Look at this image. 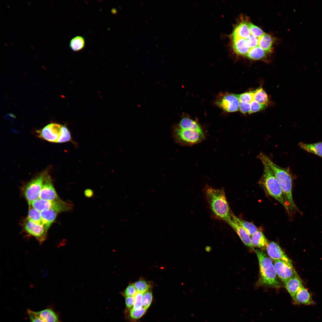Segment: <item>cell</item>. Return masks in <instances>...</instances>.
<instances>
[{"label":"cell","mask_w":322,"mask_h":322,"mask_svg":"<svg viewBox=\"0 0 322 322\" xmlns=\"http://www.w3.org/2000/svg\"><path fill=\"white\" fill-rule=\"evenodd\" d=\"M62 125L56 123L49 124L36 131L38 137L48 141L57 143L60 136Z\"/></svg>","instance_id":"12"},{"label":"cell","mask_w":322,"mask_h":322,"mask_svg":"<svg viewBox=\"0 0 322 322\" xmlns=\"http://www.w3.org/2000/svg\"><path fill=\"white\" fill-rule=\"evenodd\" d=\"M147 309L143 308L140 310H135L133 308L129 311L126 312H129V317L133 320H137L142 317L145 313Z\"/></svg>","instance_id":"29"},{"label":"cell","mask_w":322,"mask_h":322,"mask_svg":"<svg viewBox=\"0 0 322 322\" xmlns=\"http://www.w3.org/2000/svg\"><path fill=\"white\" fill-rule=\"evenodd\" d=\"M206 200L213 215L227 222L232 218L230 210L223 188H213L207 184L203 189Z\"/></svg>","instance_id":"2"},{"label":"cell","mask_w":322,"mask_h":322,"mask_svg":"<svg viewBox=\"0 0 322 322\" xmlns=\"http://www.w3.org/2000/svg\"><path fill=\"white\" fill-rule=\"evenodd\" d=\"M42 224L48 230L55 220L58 213L51 209H44L40 212Z\"/></svg>","instance_id":"19"},{"label":"cell","mask_w":322,"mask_h":322,"mask_svg":"<svg viewBox=\"0 0 322 322\" xmlns=\"http://www.w3.org/2000/svg\"><path fill=\"white\" fill-rule=\"evenodd\" d=\"M254 93L252 91L238 95L239 102L250 103L254 100Z\"/></svg>","instance_id":"30"},{"label":"cell","mask_w":322,"mask_h":322,"mask_svg":"<svg viewBox=\"0 0 322 322\" xmlns=\"http://www.w3.org/2000/svg\"><path fill=\"white\" fill-rule=\"evenodd\" d=\"M125 302L126 306V312H127L131 309V308L133 306L134 301V297L130 296L125 298Z\"/></svg>","instance_id":"37"},{"label":"cell","mask_w":322,"mask_h":322,"mask_svg":"<svg viewBox=\"0 0 322 322\" xmlns=\"http://www.w3.org/2000/svg\"><path fill=\"white\" fill-rule=\"evenodd\" d=\"M171 133L174 141L182 146H192L201 143L205 138L204 131L182 129L177 124L172 126Z\"/></svg>","instance_id":"6"},{"label":"cell","mask_w":322,"mask_h":322,"mask_svg":"<svg viewBox=\"0 0 322 322\" xmlns=\"http://www.w3.org/2000/svg\"><path fill=\"white\" fill-rule=\"evenodd\" d=\"M298 145L300 148L305 151L314 154L322 158V142L310 144L300 142Z\"/></svg>","instance_id":"21"},{"label":"cell","mask_w":322,"mask_h":322,"mask_svg":"<svg viewBox=\"0 0 322 322\" xmlns=\"http://www.w3.org/2000/svg\"><path fill=\"white\" fill-rule=\"evenodd\" d=\"M134 301L133 308L135 310H140L143 306V293L138 292L134 296Z\"/></svg>","instance_id":"31"},{"label":"cell","mask_w":322,"mask_h":322,"mask_svg":"<svg viewBox=\"0 0 322 322\" xmlns=\"http://www.w3.org/2000/svg\"><path fill=\"white\" fill-rule=\"evenodd\" d=\"M28 205L40 212L48 209L54 210L58 213L71 210L73 207V205L71 203L64 202L61 199L49 201L39 198Z\"/></svg>","instance_id":"8"},{"label":"cell","mask_w":322,"mask_h":322,"mask_svg":"<svg viewBox=\"0 0 322 322\" xmlns=\"http://www.w3.org/2000/svg\"><path fill=\"white\" fill-rule=\"evenodd\" d=\"M258 259L259 266L260 285L267 287L278 288L281 287L272 259L262 249H254Z\"/></svg>","instance_id":"4"},{"label":"cell","mask_w":322,"mask_h":322,"mask_svg":"<svg viewBox=\"0 0 322 322\" xmlns=\"http://www.w3.org/2000/svg\"><path fill=\"white\" fill-rule=\"evenodd\" d=\"M85 40L81 36H76L73 38L70 42L69 47L73 51L77 52L82 49L85 46Z\"/></svg>","instance_id":"25"},{"label":"cell","mask_w":322,"mask_h":322,"mask_svg":"<svg viewBox=\"0 0 322 322\" xmlns=\"http://www.w3.org/2000/svg\"><path fill=\"white\" fill-rule=\"evenodd\" d=\"M295 304L313 305L315 304L310 292L303 286L296 294L293 301Z\"/></svg>","instance_id":"17"},{"label":"cell","mask_w":322,"mask_h":322,"mask_svg":"<svg viewBox=\"0 0 322 322\" xmlns=\"http://www.w3.org/2000/svg\"><path fill=\"white\" fill-rule=\"evenodd\" d=\"M27 219L37 224H42L40 212L29 205Z\"/></svg>","instance_id":"26"},{"label":"cell","mask_w":322,"mask_h":322,"mask_svg":"<svg viewBox=\"0 0 322 322\" xmlns=\"http://www.w3.org/2000/svg\"><path fill=\"white\" fill-rule=\"evenodd\" d=\"M227 223L236 232L243 243L254 250V247L252 244L250 236L232 217V216L231 218Z\"/></svg>","instance_id":"15"},{"label":"cell","mask_w":322,"mask_h":322,"mask_svg":"<svg viewBox=\"0 0 322 322\" xmlns=\"http://www.w3.org/2000/svg\"><path fill=\"white\" fill-rule=\"evenodd\" d=\"M276 274L284 283L291 277L298 274L292 262L280 260H272Z\"/></svg>","instance_id":"11"},{"label":"cell","mask_w":322,"mask_h":322,"mask_svg":"<svg viewBox=\"0 0 322 322\" xmlns=\"http://www.w3.org/2000/svg\"><path fill=\"white\" fill-rule=\"evenodd\" d=\"M232 216L250 236H252L258 230L257 227L253 223L240 219L233 213Z\"/></svg>","instance_id":"23"},{"label":"cell","mask_w":322,"mask_h":322,"mask_svg":"<svg viewBox=\"0 0 322 322\" xmlns=\"http://www.w3.org/2000/svg\"><path fill=\"white\" fill-rule=\"evenodd\" d=\"M137 292L134 284H129L122 292V294L126 298L127 297L134 296Z\"/></svg>","instance_id":"33"},{"label":"cell","mask_w":322,"mask_h":322,"mask_svg":"<svg viewBox=\"0 0 322 322\" xmlns=\"http://www.w3.org/2000/svg\"><path fill=\"white\" fill-rule=\"evenodd\" d=\"M137 292L143 294L150 290L151 287L149 282L143 279L140 280L134 284Z\"/></svg>","instance_id":"27"},{"label":"cell","mask_w":322,"mask_h":322,"mask_svg":"<svg viewBox=\"0 0 322 322\" xmlns=\"http://www.w3.org/2000/svg\"><path fill=\"white\" fill-rule=\"evenodd\" d=\"M39 198L49 201L61 200L55 190L52 179L49 175L44 181L40 193Z\"/></svg>","instance_id":"13"},{"label":"cell","mask_w":322,"mask_h":322,"mask_svg":"<svg viewBox=\"0 0 322 322\" xmlns=\"http://www.w3.org/2000/svg\"><path fill=\"white\" fill-rule=\"evenodd\" d=\"M250 110L249 114L259 112L264 109L267 106L261 104L254 100L250 103Z\"/></svg>","instance_id":"34"},{"label":"cell","mask_w":322,"mask_h":322,"mask_svg":"<svg viewBox=\"0 0 322 322\" xmlns=\"http://www.w3.org/2000/svg\"><path fill=\"white\" fill-rule=\"evenodd\" d=\"M71 134L68 129L66 126L62 125L60 135L57 143H61L69 142L71 141Z\"/></svg>","instance_id":"28"},{"label":"cell","mask_w":322,"mask_h":322,"mask_svg":"<svg viewBox=\"0 0 322 322\" xmlns=\"http://www.w3.org/2000/svg\"><path fill=\"white\" fill-rule=\"evenodd\" d=\"M215 103L227 112H233L239 110V101L237 94L227 92L220 93L217 97Z\"/></svg>","instance_id":"9"},{"label":"cell","mask_w":322,"mask_h":322,"mask_svg":"<svg viewBox=\"0 0 322 322\" xmlns=\"http://www.w3.org/2000/svg\"><path fill=\"white\" fill-rule=\"evenodd\" d=\"M251 240L254 247L263 250H266L268 242L261 231L258 230L252 236Z\"/></svg>","instance_id":"20"},{"label":"cell","mask_w":322,"mask_h":322,"mask_svg":"<svg viewBox=\"0 0 322 322\" xmlns=\"http://www.w3.org/2000/svg\"><path fill=\"white\" fill-rule=\"evenodd\" d=\"M22 225L24 231L29 236L35 238L40 244L46 240L48 230L42 224L35 223L26 218Z\"/></svg>","instance_id":"10"},{"label":"cell","mask_w":322,"mask_h":322,"mask_svg":"<svg viewBox=\"0 0 322 322\" xmlns=\"http://www.w3.org/2000/svg\"><path fill=\"white\" fill-rule=\"evenodd\" d=\"M250 110V103L239 102V110L242 113L249 114Z\"/></svg>","instance_id":"35"},{"label":"cell","mask_w":322,"mask_h":322,"mask_svg":"<svg viewBox=\"0 0 322 322\" xmlns=\"http://www.w3.org/2000/svg\"><path fill=\"white\" fill-rule=\"evenodd\" d=\"M268 256L272 260H280L285 262H292L291 260L276 242H271L268 243L266 249Z\"/></svg>","instance_id":"14"},{"label":"cell","mask_w":322,"mask_h":322,"mask_svg":"<svg viewBox=\"0 0 322 322\" xmlns=\"http://www.w3.org/2000/svg\"><path fill=\"white\" fill-rule=\"evenodd\" d=\"M48 175L45 170L28 182L23 189L24 196L28 204L39 198L44 181Z\"/></svg>","instance_id":"7"},{"label":"cell","mask_w":322,"mask_h":322,"mask_svg":"<svg viewBox=\"0 0 322 322\" xmlns=\"http://www.w3.org/2000/svg\"><path fill=\"white\" fill-rule=\"evenodd\" d=\"M258 157L261 162H265L272 171L280 185L290 211L299 212L293 199L292 176L289 168H284L278 166L263 153H260Z\"/></svg>","instance_id":"3"},{"label":"cell","mask_w":322,"mask_h":322,"mask_svg":"<svg viewBox=\"0 0 322 322\" xmlns=\"http://www.w3.org/2000/svg\"><path fill=\"white\" fill-rule=\"evenodd\" d=\"M143 306L147 309L150 306L153 299L152 293L151 290H149L144 293Z\"/></svg>","instance_id":"32"},{"label":"cell","mask_w":322,"mask_h":322,"mask_svg":"<svg viewBox=\"0 0 322 322\" xmlns=\"http://www.w3.org/2000/svg\"><path fill=\"white\" fill-rule=\"evenodd\" d=\"M27 312L29 317L30 322H45L36 315L33 312V311L28 309Z\"/></svg>","instance_id":"36"},{"label":"cell","mask_w":322,"mask_h":322,"mask_svg":"<svg viewBox=\"0 0 322 322\" xmlns=\"http://www.w3.org/2000/svg\"><path fill=\"white\" fill-rule=\"evenodd\" d=\"M254 100L261 104L266 106L269 103V98L267 93L261 87L254 90Z\"/></svg>","instance_id":"24"},{"label":"cell","mask_w":322,"mask_h":322,"mask_svg":"<svg viewBox=\"0 0 322 322\" xmlns=\"http://www.w3.org/2000/svg\"><path fill=\"white\" fill-rule=\"evenodd\" d=\"M261 162L264 171L260 183L267 193L280 203L290 213L291 212L289 205L278 180L269 166L264 162Z\"/></svg>","instance_id":"5"},{"label":"cell","mask_w":322,"mask_h":322,"mask_svg":"<svg viewBox=\"0 0 322 322\" xmlns=\"http://www.w3.org/2000/svg\"><path fill=\"white\" fill-rule=\"evenodd\" d=\"M284 284L293 301L296 294L303 286L300 278L297 274L289 279Z\"/></svg>","instance_id":"16"},{"label":"cell","mask_w":322,"mask_h":322,"mask_svg":"<svg viewBox=\"0 0 322 322\" xmlns=\"http://www.w3.org/2000/svg\"><path fill=\"white\" fill-rule=\"evenodd\" d=\"M177 125L182 129L203 131L198 122L188 117H183Z\"/></svg>","instance_id":"22"},{"label":"cell","mask_w":322,"mask_h":322,"mask_svg":"<svg viewBox=\"0 0 322 322\" xmlns=\"http://www.w3.org/2000/svg\"><path fill=\"white\" fill-rule=\"evenodd\" d=\"M84 193L85 196L88 198H91L94 196L93 191L90 189H86L84 192Z\"/></svg>","instance_id":"38"},{"label":"cell","mask_w":322,"mask_h":322,"mask_svg":"<svg viewBox=\"0 0 322 322\" xmlns=\"http://www.w3.org/2000/svg\"><path fill=\"white\" fill-rule=\"evenodd\" d=\"M37 316L45 322H61L57 313L50 308H47L39 311H33Z\"/></svg>","instance_id":"18"},{"label":"cell","mask_w":322,"mask_h":322,"mask_svg":"<svg viewBox=\"0 0 322 322\" xmlns=\"http://www.w3.org/2000/svg\"><path fill=\"white\" fill-rule=\"evenodd\" d=\"M230 47L237 55L254 60H264L271 44L270 34L241 17L229 36Z\"/></svg>","instance_id":"1"}]
</instances>
